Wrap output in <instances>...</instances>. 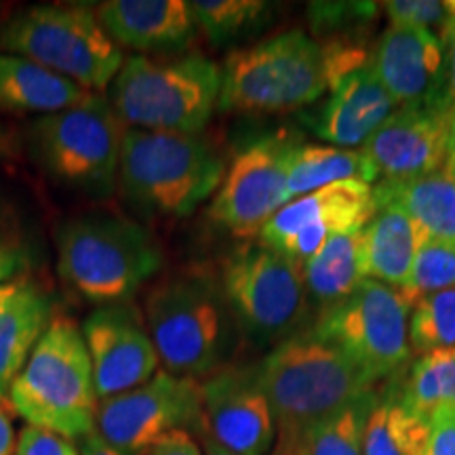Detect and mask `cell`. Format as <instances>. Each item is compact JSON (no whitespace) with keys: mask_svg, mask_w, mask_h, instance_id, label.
I'll use <instances>...</instances> for the list:
<instances>
[{"mask_svg":"<svg viewBox=\"0 0 455 455\" xmlns=\"http://www.w3.org/2000/svg\"><path fill=\"white\" fill-rule=\"evenodd\" d=\"M409 346L418 355L455 348V289L413 301L409 315Z\"/></svg>","mask_w":455,"mask_h":455,"instance_id":"cell-30","label":"cell"},{"mask_svg":"<svg viewBox=\"0 0 455 455\" xmlns=\"http://www.w3.org/2000/svg\"><path fill=\"white\" fill-rule=\"evenodd\" d=\"M161 268L156 238L133 220L89 215L68 221L57 238L60 276L98 306L131 301Z\"/></svg>","mask_w":455,"mask_h":455,"instance_id":"cell-6","label":"cell"},{"mask_svg":"<svg viewBox=\"0 0 455 455\" xmlns=\"http://www.w3.org/2000/svg\"><path fill=\"white\" fill-rule=\"evenodd\" d=\"M430 422L403 405L401 398L378 401L365 426L363 455H424Z\"/></svg>","mask_w":455,"mask_h":455,"instance_id":"cell-27","label":"cell"},{"mask_svg":"<svg viewBox=\"0 0 455 455\" xmlns=\"http://www.w3.org/2000/svg\"><path fill=\"white\" fill-rule=\"evenodd\" d=\"M445 171L449 175H451L453 181H455V164H445Z\"/></svg>","mask_w":455,"mask_h":455,"instance_id":"cell-46","label":"cell"},{"mask_svg":"<svg viewBox=\"0 0 455 455\" xmlns=\"http://www.w3.org/2000/svg\"><path fill=\"white\" fill-rule=\"evenodd\" d=\"M373 213V188L348 180L289 201L261 228L258 241L299 264L333 235L363 228Z\"/></svg>","mask_w":455,"mask_h":455,"instance_id":"cell-14","label":"cell"},{"mask_svg":"<svg viewBox=\"0 0 455 455\" xmlns=\"http://www.w3.org/2000/svg\"><path fill=\"white\" fill-rule=\"evenodd\" d=\"M382 7L388 15L390 26L432 30L435 26H443L447 17V4L441 0H390Z\"/></svg>","mask_w":455,"mask_h":455,"instance_id":"cell-33","label":"cell"},{"mask_svg":"<svg viewBox=\"0 0 455 455\" xmlns=\"http://www.w3.org/2000/svg\"><path fill=\"white\" fill-rule=\"evenodd\" d=\"M15 289H17V283H0V310H3V306L7 304V299L13 295Z\"/></svg>","mask_w":455,"mask_h":455,"instance_id":"cell-44","label":"cell"},{"mask_svg":"<svg viewBox=\"0 0 455 455\" xmlns=\"http://www.w3.org/2000/svg\"><path fill=\"white\" fill-rule=\"evenodd\" d=\"M15 430L7 411L0 407V455H15Z\"/></svg>","mask_w":455,"mask_h":455,"instance_id":"cell-40","label":"cell"},{"mask_svg":"<svg viewBox=\"0 0 455 455\" xmlns=\"http://www.w3.org/2000/svg\"><path fill=\"white\" fill-rule=\"evenodd\" d=\"M201 436L235 455H268L276 441L272 407L255 367H220L201 382Z\"/></svg>","mask_w":455,"mask_h":455,"instance_id":"cell-15","label":"cell"},{"mask_svg":"<svg viewBox=\"0 0 455 455\" xmlns=\"http://www.w3.org/2000/svg\"><path fill=\"white\" fill-rule=\"evenodd\" d=\"M53 321V304L41 287L17 283L13 295L0 310V403L26 367L34 346Z\"/></svg>","mask_w":455,"mask_h":455,"instance_id":"cell-23","label":"cell"},{"mask_svg":"<svg viewBox=\"0 0 455 455\" xmlns=\"http://www.w3.org/2000/svg\"><path fill=\"white\" fill-rule=\"evenodd\" d=\"M375 403L371 392L310 428L304 435L306 455H363L365 426Z\"/></svg>","mask_w":455,"mask_h":455,"instance_id":"cell-29","label":"cell"},{"mask_svg":"<svg viewBox=\"0 0 455 455\" xmlns=\"http://www.w3.org/2000/svg\"><path fill=\"white\" fill-rule=\"evenodd\" d=\"M89 91L26 57L0 53V108L11 112H64L89 98Z\"/></svg>","mask_w":455,"mask_h":455,"instance_id":"cell-24","label":"cell"},{"mask_svg":"<svg viewBox=\"0 0 455 455\" xmlns=\"http://www.w3.org/2000/svg\"><path fill=\"white\" fill-rule=\"evenodd\" d=\"M78 451L81 455H124L116 447H112L98 430L78 441Z\"/></svg>","mask_w":455,"mask_h":455,"instance_id":"cell-39","label":"cell"},{"mask_svg":"<svg viewBox=\"0 0 455 455\" xmlns=\"http://www.w3.org/2000/svg\"><path fill=\"white\" fill-rule=\"evenodd\" d=\"M255 373L275 413L276 439H301L373 392L371 379L312 329L278 341Z\"/></svg>","mask_w":455,"mask_h":455,"instance_id":"cell-2","label":"cell"},{"mask_svg":"<svg viewBox=\"0 0 455 455\" xmlns=\"http://www.w3.org/2000/svg\"><path fill=\"white\" fill-rule=\"evenodd\" d=\"M424 455H455V407L441 405L430 419V441Z\"/></svg>","mask_w":455,"mask_h":455,"instance_id":"cell-36","label":"cell"},{"mask_svg":"<svg viewBox=\"0 0 455 455\" xmlns=\"http://www.w3.org/2000/svg\"><path fill=\"white\" fill-rule=\"evenodd\" d=\"M447 98L396 108V112L361 148L375 181L422 178L445 167L451 116Z\"/></svg>","mask_w":455,"mask_h":455,"instance_id":"cell-17","label":"cell"},{"mask_svg":"<svg viewBox=\"0 0 455 455\" xmlns=\"http://www.w3.org/2000/svg\"><path fill=\"white\" fill-rule=\"evenodd\" d=\"M95 430L124 455H146L173 430H203V390L196 378L156 371L146 384L104 398Z\"/></svg>","mask_w":455,"mask_h":455,"instance_id":"cell-12","label":"cell"},{"mask_svg":"<svg viewBox=\"0 0 455 455\" xmlns=\"http://www.w3.org/2000/svg\"><path fill=\"white\" fill-rule=\"evenodd\" d=\"M15 455H81V451L72 445V441L55 432L26 426L17 436Z\"/></svg>","mask_w":455,"mask_h":455,"instance_id":"cell-35","label":"cell"},{"mask_svg":"<svg viewBox=\"0 0 455 455\" xmlns=\"http://www.w3.org/2000/svg\"><path fill=\"white\" fill-rule=\"evenodd\" d=\"M411 308L401 289L365 278L348 298L325 308L312 333L344 352L375 384L409 361Z\"/></svg>","mask_w":455,"mask_h":455,"instance_id":"cell-9","label":"cell"},{"mask_svg":"<svg viewBox=\"0 0 455 455\" xmlns=\"http://www.w3.org/2000/svg\"><path fill=\"white\" fill-rule=\"evenodd\" d=\"M0 49L26 57L83 89L101 91L124 64L123 51L84 4H43L21 11L0 28Z\"/></svg>","mask_w":455,"mask_h":455,"instance_id":"cell-8","label":"cell"},{"mask_svg":"<svg viewBox=\"0 0 455 455\" xmlns=\"http://www.w3.org/2000/svg\"><path fill=\"white\" fill-rule=\"evenodd\" d=\"M447 17L441 26V44L445 53V91L455 108V0H447Z\"/></svg>","mask_w":455,"mask_h":455,"instance_id":"cell-37","label":"cell"},{"mask_svg":"<svg viewBox=\"0 0 455 455\" xmlns=\"http://www.w3.org/2000/svg\"><path fill=\"white\" fill-rule=\"evenodd\" d=\"M146 455H203V451L192 432L173 430L158 439Z\"/></svg>","mask_w":455,"mask_h":455,"instance_id":"cell-38","label":"cell"},{"mask_svg":"<svg viewBox=\"0 0 455 455\" xmlns=\"http://www.w3.org/2000/svg\"><path fill=\"white\" fill-rule=\"evenodd\" d=\"M453 361L455 348L419 355L407 375L405 390L398 396L403 405L430 422L436 409L449 401L453 379Z\"/></svg>","mask_w":455,"mask_h":455,"instance_id":"cell-28","label":"cell"},{"mask_svg":"<svg viewBox=\"0 0 455 455\" xmlns=\"http://www.w3.org/2000/svg\"><path fill=\"white\" fill-rule=\"evenodd\" d=\"M30 268V251L11 215L0 204V283L15 278Z\"/></svg>","mask_w":455,"mask_h":455,"instance_id":"cell-34","label":"cell"},{"mask_svg":"<svg viewBox=\"0 0 455 455\" xmlns=\"http://www.w3.org/2000/svg\"><path fill=\"white\" fill-rule=\"evenodd\" d=\"M396 108L367 61L333 83L329 98L310 118V127L335 148L361 150Z\"/></svg>","mask_w":455,"mask_h":455,"instance_id":"cell-19","label":"cell"},{"mask_svg":"<svg viewBox=\"0 0 455 455\" xmlns=\"http://www.w3.org/2000/svg\"><path fill=\"white\" fill-rule=\"evenodd\" d=\"M95 13L118 49L140 53L184 49L196 30L190 3L184 0H108Z\"/></svg>","mask_w":455,"mask_h":455,"instance_id":"cell-20","label":"cell"},{"mask_svg":"<svg viewBox=\"0 0 455 455\" xmlns=\"http://www.w3.org/2000/svg\"><path fill=\"white\" fill-rule=\"evenodd\" d=\"M369 66L398 108L447 98L445 53L435 30L388 26L375 43Z\"/></svg>","mask_w":455,"mask_h":455,"instance_id":"cell-18","label":"cell"},{"mask_svg":"<svg viewBox=\"0 0 455 455\" xmlns=\"http://www.w3.org/2000/svg\"><path fill=\"white\" fill-rule=\"evenodd\" d=\"M268 455H306L304 436L301 439H276V445Z\"/></svg>","mask_w":455,"mask_h":455,"instance_id":"cell-41","label":"cell"},{"mask_svg":"<svg viewBox=\"0 0 455 455\" xmlns=\"http://www.w3.org/2000/svg\"><path fill=\"white\" fill-rule=\"evenodd\" d=\"M221 68L203 55L124 60L112 81L110 106L129 129L198 135L220 101Z\"/></svg>","mask_w":455,"mask_h":455,"instance_id":"cell-5","label":"cell"},{"mask_svg":"<svg viewBox=\"0 0 455 455\" xmlns=\"http://www.w3.org/2000/svg\"><path fill=\"white\" fill-rule=\"evenodd\" d=\"M445 164H455V108L451 110V116H449V131H447V163Z\"/></svg>","mask_w":455,"mask_h":455,"instance_id":"cell-42","label":"cell"},{"mask_svg":"<svg viewBox=\"0 0 455 455\" xmlns=\"http://www.w3.org/2000/svg\"><path fill=\"white\" fill-rule=\"evenodd\" d=\"M203 439V447H204V455H235V453H230V451H226L224 447H220L218 443L215 441H212L209 439V436H201Z\"/></svg>","mask_w":455,"mask_h":455,"instance_id":"cell-43","label":"cell"},{"mask_svg":"<svg viewBox=\"0 0 455 455\" xmlns=\"http://www.w3.org/2000/svg\"><path fill=\"white\" fill-rule=\"evenodd\" d=\"M301 268L306 291L325 308L348 298L367 278L363 268V228L333 235Z\"/></svg>","mask_w":455,"mask_h":455,"instance_id":"cell-25","label":"cell"},{"mask_svg":"<svg viewBox=\"0 0 455 455\" xmlns=\"http://www.w3.org/2000/svg\"><path fill=\"white\" fill-rule=\"evenodd\" d=\"M447 405L455 407V361H453V379H451V392H449V401Z\"/></svg>","mask_w":455,"mask_h":455,"instance_id":"cell-45","label":"cell"},{"mask_svg":"<svg viewBox=\"0 0 455 455\" xmlns=\"http://www.w3.org/2000/svg\"><path fill=\"white\" fill-rule=\"evenodd\" d=\"M358 180L371 186L375 178L365 155L361 150L335 146H298L287 173V198L312 195L321 188L339 181Z\"/></svg>","mask_w":455,"mask_h":455,"instance_id":"cell-26","label":"cell"},{"mask_svg":"<svg viewBox=\"0 0 455 455\" xmlns=\"http://www.w3.org/2000/svg\"><path fill=\"white\" fill-rule=\"evenodd\" d=\"M220 284L236 327L259 344L283 339L306 312L301 264L259 241L228 255Z\"/></svg>","mask_w":455,"mask_h":455,"instance_id":"cell-10","label":"cell"},{"mask_svg":"<svg viewBox=\"0 0 455 455\" xmlns=\"http://www.w3.org/2000/svg\"><path fill=\"white\" fill-rule=\"evenodd\" d=\"M190 9L209 41L224 44L255 30L270 7L261 0H195Z\"/></svg>","mask_w":455,"mask_h":455,"instance_id":"cell-31","label":"cell"},{"mask_svg":"<svg viewBox=\"0 0 455 455\" xmlns=\"http://www.w3.org/2000/svg\"><path fill=\"white\" fill-rule=\"evenodd\" d=\"M299 144L272 135L236 155L209 207V215L232 236L251 241L278 209L289 203L287 173Z\"/></svg>","mask_w":455,"mask_h":455,"instance_id":"cell-13","label":"cell"},{"mask_svg":"<svg viewBox=\"0 0 455 455\" xmlns=\"http://www.w3.org/2000/svg\"><path fill=\"white\" fill-rule=\"evenodd\" d=\"M363 64H367L365 55L355 47H323L301 30L281 32L228 55L218 106L232 112L299 110Z\"/></svg>","mask_w":455,"mask_h":455,"instance_id":"cell-1","label":"cell"},{"mask_svg":"<svg viewBox=\"0 0 455 455\" xmlns=\"http://www.w3.org/2000/svg\"><path fill=\"white\" fill-rule=\"evenodd\" d=\"M224 175V161L201 135L124 131L118 184L146 212L188 218L220 190Z\"/></svg>","mask_w":455,"mask_h":455,"instance_id":"cell-7","label":"cell"},{"mask_svg":"<svg viewBox=\"0 0 455 455\" xmlns=\"http://www.w3.org/2000/svg\"><path fill=\"white\" fill-rule=\"evenodd\" d=\"M146 325L169 373L203 378L224 365L236 323L220 278L181 270L158 281L146 295Z\"/></svg>","mask_w":455,"mask_h":455,"instance_id":"cell-3","label":"cell"},{"mask_svg":"<svg viewBox=\"0 0 455 455\" xmlns=\"http://www.w3.org/2000/svg\"><path fill=\"white\" fill-rule=\"evenodd\" d=\"M83 338L100 401L146 384L161 363L146 318L131 301L91 312L83 323Z\"/></svg>","mask_w":455,"mask_h":455,"instance_id":"cell-16","label":"cell"},{"mask_svg":"<svg viewBox=\"0 0 455 455\" xmlns=\"http://www.w3.org/2000/svg\"><path fill=\"white\" fill-rule=\"evenodd\" d=\"M373 201L396 204L411 220L419 241L455 243V181L445 167L422 178L379 181Z\"/></svg>","mask_w":455,"mask_h":455,"instance_id":"cell-21","label":"cell"},{"mask_svg":"<svg viewBox=\"0 0 455 455\" xmlns=\"http://www.w3.org/2000/svg\"><path fill=\"white\" fill-rule=\"evenodd\" d=\"M455 289V243L419 241L411 276L403 293L415 301L424 295Z\"/></svg>","mask_w":455,"mask_h":455,"instance_id":"cell-32","label":"cell"},{"mask_svg":"<svg viewBox=\"0 0 455 455\" xmlns=\"http://www.w3.org/2000/svg\"><path fill=\"white\" fill-rule=\"evenodd\" d=\"M7 405L28 426L81 441L95 432L100 398L83 329L68 316H53L11 386Z\"/></svg>","mask_w":455,"mask_h":455,"instance_id":"cell-4","label":"cell"},{"mask_svg":"<svg viewBox=\"0 0 455 455\" xmlns=\"http://www.w3.org/2000/svg\"><path fill=\"white\" fill-rule=\"evenodd\" d=\"M127 127L110 100L91 93L81 104L34 124V144L51 173L81 190L108 195L118 178Z\"/></svg>","mask_w":455,"mask_h":455,"instance_id":"cell-11","label":"cell"},{"mask_svg":"<svg viewBox=\"0 0 455 455\" xmlns=\"http://www.w3.org/2000/svg\"><path fill=\"white\" fill-rule=\"evenodd\" d=\"M418 243L411 220L396 204L373 201L371 218L363 226L365 276L405 291Z\"/></svg>","mask_w":455,"mask_h":455,"instance_id":"cell-22","label":"cell"}]
</instances>
